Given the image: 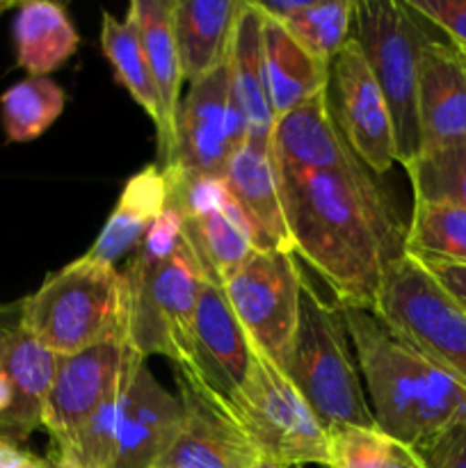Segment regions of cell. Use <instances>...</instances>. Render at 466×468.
I'll use <instances>...</instances> for the list:
<instances>
[{
  "label": "cell",
  "instance_id": "6da1fadb",
  "mask_svg": "<svg viewBox=\"0 0 466 468\" xmlns=\"http://www.w3.org/2000/svg\"><path fill=\"white\" fill-rule=\"evenodd\" d=\"M277 169L295 256L332 288L336 304L373 309L407 238L379 176L365 165L320 172L277 163Z\"/></svg>",
  "mask_w": 466,
  "mask_h": 468
},
{
  "label": "cell",
  "instance_id": "7a4b0ae2",
  "mask_svg": "<svg viewBox=\"0 0 466 468\" xmlns=\"http://www.w3.org/2000/svg\"><path fill=\"white\" fill-rule=\"evenodd\" d=\"M347 336L356 352L361 382L375 425L411 448L466 420V388L429 364L365 306H341Z\"/></svg>",
  "mask_w": 466,
  "mask_h": 468
},
{
  "label": "cell",
  "instance_id": "3957f363",
  "mask_svg": "<svg viewBox=\"0 0 466 468\" xmlns=\"http://www.w3.org/2000/svg\"><path fill=\"white\" fill-rule=\"evenodd\" d=\"M131 288L114 265L80 256L48 274L21 302V327L46 350L71 356L110 341H128Z\"/></svg>",
  "mask_w": 466,
  "mask_h": 468
},
{
  "label": "cell",
  "instance_id": "277c9868",
  "mask_svg": "<svg viewBox=\"0 0 466 468\" xmlns=\"http://www.w3.org/2000/svg\"><path fill=\"white\" fill-rule=\"evenodd\" d=\"M277 364L327 432L377 428L359 366L352 359L341 309L324 302L306 279L302 283L295 334Z\"/></svg>",
  "mask_w": 466,
  "mask_h": 468
},
{
  "label": "cell",
  "instance_id": "5b68a950",
  "mask_svg": "<svg viewBox=\"0 0 466 468\" xmlns=\"http://www.w3.org/2000/svg\"><path fill=\"white\" fill-rule=\"evenodd\" d=\"M425 21L407 3L397 0H356L352 39L364 53L377 80L396 135L397 165H409L418 155V90L420 50L434 39Z\"/></svg>",
  "mask_w": 466,
  "mask_h": 468
},
{
  "label": "cell",
  "instance_id": "8992f818",
  "mask_svg": "<svg viewBox=\"0 0 466 468\" xmlns=\"http://www.w3.org/2000/svg\"><path fill=\"white\" fill-rule=\"evenodd\" d=\"M251 343L247 379L224 398L263 460L283 466H329V432L277 361Z\"/></svg>",
  "mask_w": 466,
  "mask_h": 468
},
{
  "label": "cell",
  "instance_id": "52a82bcc",
  "mask_svg": "<svg viewBox=\"0 0 466 468\" xmlns=\"http://www.w3.org/2000/svg\"><path fill=\"white\" fill-rule=\"evenodd\" d=\"M122 272L131 288L128 343L132 350L144 359L164 356L174 366L190 364L196 302L206 274L185 236L183 245L163 263L128 261Z\"/></svg>",
  "mask_w": 466,
  "mask_h": 468
},
{
  "label": "cell",
  "instance_id": "ba28073f",
  "mask_svg": "<svg viewBox=\"0 0 466 468\" xmlns=\"http://www.w3.org/2000/svg\"><path fill=\"white\" fill-rule=\"evenodd\" d=\"M375 314L429 364L466 388V311L411 256L388 265Z\"/></svg>",
  "mask_w": 466,
  "mask_h": 468
},
{
  "label": "cell",
  "instance_id": "9c48e42d",
  "mask_svg": "<svg viewBox=\"0 0 466 468\" xmlns=\"http://www.w3.org/2000/svg\"><path fill=\"white\" fill-rule=\"evenodd\" d=\"M304 274L292 251L254 250L222 291L247 336L274 361L295 334Z\"/></svg>",
  "mask_w": 466,
  "mask_h": 468
},
{
  "label": "cell",
  "instance_id": "30bf717a",
  "mask_svg": "<svg viewBox=\"0 0 466 468\" xmlns=\"http://www.w3.org/2000/svg\"><path fill=\"white\" fill-rule=\"evenodd\" d=\"M247 142V123L238 108L228 64L192 82L176 114V149L169 167L185 176H224Z\"/></svg>",
  "mask_w": 466,
  "mask_h": 468
},
{
  "label": "cell",
  "instance_id": "8fae6325",
  "mask_svg": "<svg viewBox=\"0 0 466 468\" xmlns=\"http://www.w3.org/2000/svg\"><path fill=\"white\" fill-rule=\"evenodd\" d=\"M181 430L155 468H254L263 457L238 425L231 407L187 364L174 366Z\"/></svg>",
  "mask_w": 466,
  "mask_h": 468
},
{
  "label": "cell",
  "instance_id": "7c38bea8",
  "mask_svg": "<svg viewBox=\"0 0 466 468\" xmlns=\"http://www.w3.org/2000/svg\"><path fill=\"white\" fill-rule=\"evenodd\" d=\"M137 356L142 355L128 341H110L78 355L59 356L41 419V428L50 437V452L62 451L123 387Z\"/></svg>",
  "mask_w": 466,
  "mask_h": 468
},
{
  "label": "cell",
  "instance_id": "4fadbf2b",
  "mask_svg": "<svg viewBox=\"0 0 466 468\" xmlns=\"http://www.w3.org/2000/svg\"><path fill=\"white\" fill-rule=\"evenodd\" d=\"M327 101L334 122L356 158L375 176L387 174L397 163L393 122L387 99L355 39L343 46L329 67Z\"/></svg>",
  "mask_w": 466,
  "mask_h": 468
},
{
  "label": "cell",
  "instance_id": "5bb4252c",
  "mask_svg": "<svg viewBox=\"0 0 466 468\" xmlns=\"http://www.w3.org/2000/svg\"><path fill=\"white\" fill-rule=\"evenodd\" d=\"M416 114L418 155L466 142V53L450 39L434 37L420 50Z\"/></svg>",
  "mask_w": 466,
  "mask_h": 468
},
{
  "label": "cell",
  "instance_id": "9a60e30c",
  "mask_svg": "<svg viewBox=\"0 0 466 468\" xmlns=\"http://www.w3.org/2000/svg\"><path fill=\"white\" fill-rule=\"evenodd\" d=\"M181 420V400L160 387L146 366V359L140 356L123 391L114 468H155L176 439Z\"/></svg>",
  "mask_w": 466,
  "mask_h": 468
},
{
  "label": "cell",
  "instance_id": "2e32d148",
  "mask_svg": "<svg viewBox=\"0 0 466 468\" xmlns=\"http://www.w3.org/2000/svg\"><path fill=\"white\" fill-rule=\"evenodd\" d=\"M249 364V336L238 323L222 286L204 277L195 315V350L187 366L215 393L231 398L247 379Z\"/></svg>",
  "mask_w": 466,
  "mask_h": 468
},
{
  "label": "cell",
  "instance_id": "e0dca14e",
  "mask_svg": "<svg viewBox=\"0 0 466 468\" xmlns=\"http://www.w3.org/2000/svg\"><path fill=\"white\" fill-rule=\"evenodd\" d=\"M58 366L59 356L37 343L21 323L5 334L0 341V373L12 388V402L0 416V439L23 446L41 428Z\"/></svg>",
  "mask_w": 466,
  "mask_h": 468
},
{
  "label": "cell",
  "instance_id": "ac0fdd59",
  "mask_svg": "<svg viewBox=\"0 0 466 468\" xmlns=\"http://www.w3.org/2000/svg\"><path fill=\"white\" fill-rule=\"evenodd\" d=\"M132 14L140 32L142 48L149 62L151 78L160 99L158 158L160 167H169L176 149V114L183 101V64L174 35V0H132Z\"/></svg>",
  "mask_w": 466,
  "mask_h": 468
},
{
  "label": "cell",
  "instance_id": "d6986e66",
  "mask_svg": "<svg viewBox=\"0 0 466 468\" xmlns=\"http://www.w3.org/2000/svg\"><path fill=\"white\" fill-rule=\"evenodd\" d=\"M272 151L279 165L297 169L338 172L364 165L334 122L327 90L302 103L286 117L277 119Z\"/></svg>",
  "mask_w": 466,
  "mask_h": 468
},
{
  "label": "cell",
  "instance_id": "ffe728a7",
  "mask_svg": "<svg viewBox=\"0 0 466 468\" xmlns=\"http://www.w3.org/2000/svg\"><path fill=\"white\" fill-rule=\"evenodd\" d=\"M222 178L238 206L263 233L270 250L295 254L291 233H288L286 213H283L281 183H279L272 142L247 140L236 158L228 163Z\"/></svg>",
  "mask_w": 466,
  "mask_h": 468
},
{
  "label": "cell",
  "instance_id": "44dd1931",
  "mask_svg": "<svg viewBox=\"0 0 466 468\" xmlns=\"http://www.w3.org/2000/svg\"><path fill=\"white\" fill-rule=\"evenodd\" d=\"M228 76L247 123V140L272 142L274 117L263 58V14L254 0H242L228 46Z\"/></svg>",
  "mask_w": 466,
  "mask_h": 468
},
{
  "label": "cell",
  "instance_id": "7402d4cb",
  "mask_svg": "<svg viewBox=\"0 0 466 468\" xmlns=\"http://www.w3.org/2000/svg\"><path fill=\"white\" fill-rule=\"evenodd\" d=\"M167 201L169 178L158 163L137 172L126 181L117 206L85 256L117 268L123 256L142 245L151 224L167 208Z\"/></svg>",
  "mask_w": 466,
  "mask_h": 468
},
{
  "label": "cell",
  "instance_id": "603a6c76",
  "mask_svg": "<svg viewBox=\"0 0 466 468\" xmlns=\"http://www.w3.org/2000/svg\"><path fill=\"white\" fill-rule=\"evenodd\" d=\"M240 5L242 0H174V35L190 85L227 62Z\"/></svg>",
  "mask_w": 466,
  "mask_h": 468
},
{
  "label": "cell",
  "instance_id": "cb8c5ba5",
  "mask_svg": "<svg viewBox=\"0 0 466 468\" xmlns=\"http://www.w3.org/2000/svg\"><path fill=\"white\" fill-rule=\"evenodd\" d=\"M263 14V12H260ZM263 58L274 117L281 119L329 85V67L311 55L286 26L263 14Z\"/></svg>",
  "mask_w": 466,
  "mask_h": 468
},
{
  "label": "cell",
  "instance_id": "d4e9b609",
  "mask_svg": "<svg viewBox=\"0 0 466 468\" xmlns=\"http://www.w3.org/2000/svg\"><path fill=\"white\" fill-rule=\"evenodd\" d=\"M185 242L208 279L222 286L238 272L254 250H270L263 233L233 199L222 213L183 218Z\"/></svg>",
  "mask_w": 466,
  "mask_h": 468
},
{
  "label": "cell",
  "instance_id": "484cf974",
  "mask_svg": "<svg viewBox=\"0 0 466 468\" xmlns=\"http://www.w3.org/2000/svg\"><path fill=\"white\" fill-rule=\"evenodd\" d=\"M12 32L16 64L30 78H48L76 55L80 44L67 7L50 0L16 5Z\"/></svg>",
  "mask_w": 466,
  "mask_h": 468
},
{
  "label": "cell",
  "instance_id": "4316f807",
  "mask_svg": "<svg viewBox=\"0 0 466 468\" xmlns=\"http://www.w3.org/2000/svg\"><path fill=\"white\" fill-rule=\"evenodd\" d=\"M405 254L418 263L466 265V208L448 201L414 199Z\"/></svg>",
  "mask_w": 466,
  "mask_h": 468
},
{
  "label": "cell",
  "instance_id": "83f0119b",
  "mask_svg": "<svg viewBox=\"0 0 466 468\" xmlns=\"http://www.w3.org/2000/svg\"><path fill=\"white\" fill-rule=\"evenodd\" d=\"M101 48L108 62L112 64L114 78L122 87H126L137 105L144 110L155 123L160 126V99L155 91L154 78H151L149 62H146L144 48H142L140 32L132 14L128 12L123 21L103 12L101 21Z\"/></svg>",
  "mask_w": 466,
  "mask_h": 468
},
{
  "label": "cell",
  "instance_id": "f1b7e54d",
  "mask_svg": "<svg viewBox=\"0 0 466 468\" xmlns=\"http://www.w3.org/2000/svg\"><path fill=\"white\" fill-rule=\"evenodd\" d=\"M67 96L53 78H26L0 96L3 131L9 142H32L62 114Z\"/></svg>",
  "mask_w": 466,
  "mask_h": 468
},
{
  "label": "cell",
  "instance_id": "f546056e",
  "mask_svg": "<svg viewBox=\"0 0 466 468\" xmlns=\"http://www.w3.org/2000/svg\"><path fill=\"white\" fill-rule=\"evenodd\" d=\"M327 468H428L416 448L379 428H341L329 432Z\"/></svg>",
  "mask_w": 466,
  "mask_h": 468
},
{
  "label": "cell",
  "instance_id": "4dcf8cb0",
  "mask_svg": "<svg viewBox=\"0 0 466 468\" xmlns=\"http://www.w3.org/2000/svg\"><path fill=\"white\" fill-rule=\"evenodd\" d=\"M356 0H309L300 14L286 21V30L311 55L332 67L334 58L352 39Z\"/></svg>",
  "mask_w": 466,
  "mask_h": 468
},
{
  "label": "cell",
  "instance_id": "1f68e13d",
  "mask_svg": "<svg viewBox=\"0 0 466 468\" xmlns=\"http://www.w3.org/2000/svg\"><path fill=\"white\" fill-rule=\"evenodd\" d=\"M414 199L448 201L466 208V142L420 154L405 165Z\"/></svg>",
  "mask_w": 466,
  "mask_h": 468
},
{
  "label": "cell",
  "instance_id": "d6a6232c",
  "mask_svg": "<svg viewBox=\"0 0 466 468\" xmlns=\"http://www.w3.org/2000/svg\"><path fill=\"white\" fill-rule=\"evenodd\" d=\"M183 233H185L183 215L176 208H172V206H167L164 213L151 224L142 245L132 251L131 261L142 265L163 263L183 245Z\"/></svg>",
  "mask_w": 466,
  "mask_h": 468
},
{
  "label": "cell",
  "instance_id": "836d02e7",
  "mask_svg": "<svg viewBox=\"0 0 466 468\" xmlns=\"http://www.w3.org/2000/svg\"><path fill=\"white\" fill-rule=\"evenodd\" d=\"M405 3L466 53V0H405Z\"/></svg>",
  "mask_w": 466,
  "mask_h": 468
},
{
  "label": "cell",
  "instance_id": "e575fe53",
  "mask_svg": "<svg viewBox=\"0 0 466 468\" xmlns=\"http://www.w3.org/2000/svg\"><path fill=\"white\" fill-rule=\"evenodd\" d=\"M428 468H466V420L418 448Z\"/></svg>",
  "mask_w": 466,
  "mask_h": 468
},
{
  "label": "cell",
  "instance_id": "d590c367",
  "mask_svg": "<svg viewBox=\"0 0 466 468\" xmlns=\"http://www.w3.org/2000/svg\"><path fill=\"white\" fill-rule=\"evenodd\" d=\"M434 282L466 311V265L457 263H420Z\"/></svg>",
  "mask_w": 466,
  "mask_h": 468
},
{
  "label": "cell",
  "instance_id": "8d00e7d4",
  "mask_svg": "<svg viewBox=\"0 0 466 468\" xmlns=\"http://www.w3.org/2000/svg\"><path fill=\"white\" fill-rule=\"evenodd\" d=\"M0 468H55L50 460L35 455L21 443L0 439Z\"/></svg>",
  "mask_w": 466,
  "mask_h": 468
},
{
  "label": "cell",
  "instance_id": "74e56055",
  "mask_svg": "<svg viewBox=\"0 0 466 468\" xmlns=\"http://www.w3.org/2000/svg\"><path fill=\"white\" fill-rule=\"evenodd\" d=\"M21 320V302L18 304H0V341L12 327H16Z\"/></svg>",
  "mask_w": 466,
  "mask_h": 468
},
{
  "label": "cell",
  "instance_id": "f35d334b",
  "mask_svg": "<svg viewBox=\"0 0 466 468\" xmlns=\"http://www.w3.org/2000/svg\"><path fill=\"white\" fill-rule=\"evenodd\" d=\"M9 402H12V388H9V382L7 378H5L3 373H0V416L7 411Z\"/></svg>",
  "mask_w": 466,
  "mask_h": 468
},
{
  "label": "cell",
  "instance_id": "ab89813d",
  "mask_svg": "<svg viewBox=\"0 0 466 468\" xmlns=\"http://www.w3.org/2000/svg\"><path fill=\"white\" fill-rule=\"evenodd\" d=\"M254 468H300V466H283V464H274V462L263 460V462H259Z\"/></svg>",
  "mask_w": 466,
  "mask_h": 468
},
{
  "label": "cell",
  "instance_id": "60d3db41",
  "mask_svg": "<svg viewBox=\"0 0 466 468\" xmlns=\"http://www.w3.org/2000/svg\"><path fill=\"white\" fill-rule=\"evenodd\" d=\"M14 5H16V3H12V0H0V16H3V14L7 12V9H12Z\"/></svg>",
  "mask_w": 466,
  "mask_h": 468
}]
</instances>
